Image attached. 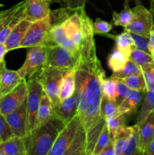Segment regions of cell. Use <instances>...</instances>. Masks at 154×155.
<instances>
[{"label": "cell", "mask_w": 154, "mask_h": 155, "mask_svg": "<svg viewBox=\"0 0 154 155\" xmlns=\"http://www.w3.org/2000/svg\"><path fill=\"white\" fill-rule=\"evenodd\" d=\"M24 19L34 22L48 18L51 13L49 0H25Z\"/></svg>", "instance_id": "12"}, {"label": "cell", "mask_w": 154, "mask_h": 155, "mask_svg": "<svg viewBox=\"0 0 154 155\" xmlns=\"http://www.w3.org/2000/svg\"><path fill=\"white\" fill-rule=\"evenodd\" d=\"M111 141L112 140L110 136V133H109L108 127H107V124H105L102 131L100 133L98 139H97L95 148H94L93 152L91 155H97L100 154L110 144Z\"/></svg>", "instance_id": "33"}, {"label": "cell", "mask_w": 154, "mask_h": 155, "mask_svg": "<svg viewBox=\"0 0 154 155\" xmlns=\"http://www.w3.org/2000/svg\"><path fill=\"white\" fill-rule=\"evenodd\" d=\"M107 36L114 39L115 42H116L115 46L129 58L131 50H132L133 47H134V41L131 37V33L127 30H124L122 33L117 36H113V35L108 34V33L107 34Z\"/></svg>", "instance_id": "23"}, {"label": "cell", "mask_w": 154, "mask_h": 155, "mask_svg": "<svg viewBox=\"0 0 154 155\" xmlns=\"http://www.w3.org/2000/svg\"><path fill=\"white\" fill-rule=\"evenodd\" d=\"M113 24L100 18H96L93 22L94 34H107L112 30Z\"/></svg>", "instance_id": "38"}, {"label": "cell", "mask_w": 154, "mask_h": 155, "mask_svg": "<svg viewBox=\"0 0 154 155\" xmlns=\"http://www.w3.org/2000/svg\"><path fill=\"white\" fill-rule=\"evenodd\" d=\"M138 74H141L140 67L136 64L131 59L128 58V61H127L126 64L124 67L123 69L120 71H118V72L113 73L111 77L115 79H117V80H122V79H125L126 77H130V76Z\"/></svg>", "instance_id": "30"}, {"label": "cell", "mask_w": 154, "mask_h": 155, "mask_svg": "<svg viewBox=\"0 0 154 155\" xmlns=\"http://www.w3.org/2000/svg\"><path fill=\"white\" fill-rule=\"evenodd\" d=\"M27 83V95L26 98V106H27V132L29 134L36 128L37 113L44 90L37 74L30 79H28Z\"/></svg>", "instance_id": "4"}, {"label": "cell", "mask_w": 154, "mask_h": 155, "mask_svg": "<svg viewBox=\"0 0 154 155\" xmlns=\"http://www.w3.org/2000/svg\"><path fill=\"white\" fill-rule=\"evenodd\" d=\"M63 155H88L86 152L85 132L82 125L72 145Z\"/></svg>", "instance_id": "24"}, {"label": "cell", "mask_w": 154, "mask_h": 155, "mask_svg": "<svg viewBox=\"0 0 154 155\" xmlns=\"http://www.w3.org/2000/svg\"><path fill=\"white\" fill-rule=\"evenodd\" d=\"M0 155H5V154H2V153L0 152Z\"/></svg>", "instance_id": "52"}, {"label": "cell", "mask_w": 154, "mask_h": 155, "mask_svg": "<svg viewBox=\"0 0 154 155\" xmlns=\"http://www.w3.org/2000/svg\"><path fill=\"white\" fill-rule=\"evenodd\" d=\"M0 152L5 155H26V145L24 138L13 136L0 143Z\"/></svg>", "instance_id": "19"}, {"label": "cell", "mask_w": 154, "mask_h": 155, "mask_svg": "<svg viewBox=\"0 0 154 155\" xmlns=\"http://www.w3.org/2000/svg\"><path fill=\"white\" fill-rule=\"evenodd\" d=\"M26 1L20 2L18 3V7L14 11L5 19L0 26V42L5 43L8 36L13 30V29L18 24V23L24 18Z\"/></svg>", "instance_id": "14"}, {"label": "cell", "mask_w": 154, "mask_h": 155, "mask_svg": "<svg viewBox=\"0 0 154 155\" xmlns=\"http://www.w3.org/2000/svg\"><path fill=\"white\" fill-rule=\"evenodd\" d=\"M137 125L139 127V145L143 154V151L154 137V110H152Z\"/></svg>", "instance_id": "16"}, {"label": "cell", "mask_w": 154, "mask_h": 155, "mask_svg": "<svg viewBox=\"0 0 154 155\" xmlns=\"http://www.w3.org/2000/svg\"><path fill=\"white\" fill-rule=\"evenodd\" d=\"M121 155H143L139 145V127L137 124L133 126L132 133L128 145Z\"/></svg>", "instance_id": "28"}, {"label": "cell", "mask_w": 154, "mask_h": 155, "mask_svg": "<svg viewBox=\"0 0 154 155\" xmlns=\"http://www.w3.org/2000/svg\"><path fill=\"white\" fill-rule=\"evenodd\" d=\"M143 155H154V137L143 151Z\"/></svg>", "instance_id": "45"}, {"label": "cell", "mask_w": 154, "mask_h": 155, "mask_svg": "<svg viewBox=\"0 0 154 155\" xmlns=\"http://www.w3.org/2000/svg\"><path fill=\"white\" fill-rule=\"evenodd\" d=\"M152 110H154V91H146L145 92V96L141 107L136 119V124H140Z\"/></svg>", "instance_id": "29"}, {"label": "cell", "mask_w": 154, "mask_h": 155, "mask_svg": "<svg viewBox=\"0 0 154 155\" xmlns=\"http://www.w3.org/2000/svg\"><path fill=\"white\" fill-rule=\"evenodd\" d=\"M131 12L132 18L131 22L124 27V30L149 39L154 26L153 18L150 11L139 4L131 8Z\"/></svg>", "instance_id": "5"}, {"label": "cell", "mask_w": 154, "mask_h": 155, "mask_svg": "<svg viewBox=\"0 0 154 155\" xmlns=\"http://www.w3.org/2000/svg\"><path fill=\"white\" fill-rule=\"evenodd\" d=\"M46 58V48L43 45H36L28 48L25 61L18 70L22 79H30L44 68Z\"/></svg>", "instance_id": "6"}, {"label": "cell", "mask_w": 154, "mask_h": 155, "mask_svg": "<svg viewBox=\"0 0 154 155\" xmlns=\"http://www.w3.org/2000/svg\"><path fill=\"white\" fill-rule=\"evenodd\" d=\"M65 124L52 117L48 122L35 129L24 138L26 155H47L51 150L56 138Z\"/></svg>", "instance_id": "2"}, {"label": "cell", "mask_w": 154, "mask_h": 155, "mask_svg": "<svg viewBox=\"0 0 154 155\" xmlns=\"http://www.w3.org/2000/svg\"><path fill=\"white\" fill-rule=\"evenodd\" d=\"M128 60V57L115 46L107 58V63L110 69L116 73L123 69Z\"/></svg>", "instance_id": "25"}, {"label": "cell", "mask_w": 154, "mask_h": 155, "mask_svg": "<svg viewBox=\"0 0 154 155\" xmlns=\"http://www.w3.org/2000/svg\"><path fill=\"white\" fill-rule=\"evenodd\" d=\"M51 26L50 16L44 19L32 22L20 44V48H29L36 45H42L48 30L51 28Z\"/></svg>", "instance_id": "9"}, {"label": "cell", "mask_w": 154, "mask_h": 155, "mask_svg": "<svg viewBox=\"0 0 154 155\" xmlns=\"http://www.w3.org/2000/svg\"><path fill=\"white\" fill-rule=\"evenodd\" d=\"M52 109L53 117L59 120L66 125L77 114L75 95L60 101L57 105L53 107Z\"/></svg>", "instance_id": "15"}, {"label": "cell", "mask_w": 154, "mask_h": 155, "mask_svg": "<svg viewBox=\"0 0 154 155\" xmlns=\"http://www.w3.org/2000/svg\"><path fill=\"white\" fill-rule=\"evenodd\" d=\"M132 127H121L117 130L116 134L112 139V142L114 147V151L116 155H121L123 152L125 148H126L128 143L131 135L132 133Z\"/></svg>", "instance_id": "21"}, {"label": "cell", "mask_w": 154, "mask_h": 155, "mask_svg": "<svg viewBox=\"0 0 154 155\" xmlns=\"http://www.w3.org/2000/svg\"><path fill=\"white\" fill-rule=\"evenodd\" d=\"M141 73L146 83V91H154V63L140 66Z\"/></svg>", "instance_id": "34"}, {"label": "cell", "mask_w": 154, "mask_h": 155, "mask_svg": "<svg viewBox=\"0 0 154 155\" xmlns=\"http://www.w3.org/2000/svg\"><path fill=\"white\" fill-rule=\"evenodd\" d=\"M75 90V69L64 73L59 89V101H62L74 95Z\"/></svg>", "instance_id": "20"}, {"label": "cell", "mask_w": 154, "mask_h": 155, "mask_svg": "<svg viewBox=\"0 0 154 155\" xmlns=\"http://www.w3.org/2000/svg\"><path fill=\"white\" fill-rule=\"evenodd\" d=\"M1 142H2V139L0 138V143H1Z\"/></svg>", "instance_id": "51"}, {"label": "cell", "mask_w": 154, "mask_h": 155, "mask_svg": "<svg viewBox=\"0 0 154 155\" xmlns=\"http://www.w3.org/2000/svg\"><path fill=\"white\" fill-rule=\"evenodd\" d=\"M97 155H116L114 151V147H113V142H110V144L101 151L100 154Z\"/></svg>", "instance_id": "43"}, {"label": "cell", "mask_w": 154, "mask_h": 155, "mask_svg": "<svg viewBox=\"0 0 154 155\" xmlns=\"http://www.w3.org/2000/svg\"><path fill=\"white\" fill-rule=\"evenodd\" d=\"M79 117L75 114L60 131L47 155H63L72 145L81 127Z\"/></svg>", "instance_id": "7"}, {"label": "cell", "mask_w": 154, "mask_h": 155, "mask_svg": "<svg viewBox=\"0 0 154 155\" xmlns=\"http://www.w3.org/2000/svg\"><path fill=\"white\" fill-rule=\"evenodd\" d=\"M8 52V51L5 44L0 42V61H2L5 60V56L6 55Z\"/></svg>", "instance_id": "46"}, {"label": "cell", "mask_w": 154, "mask_h": 155, "mask_svg": "<svg viewBox=\"0 0 154 155\" xmlns=\"http://www.w3.org/2000/svg\"><path fill=\"white\" fill-rule=\"evenodd\" d=\"M131 33V36L132 37L133 41L134 43V47H136L138 49L142 50V51H145L146 53H149V46H148V42H149V39L143 37V36H140V35L134 34V33Z\"/></svg>", "instance_id": "40"}, {"label": "cell", "mask_w": 154, "mask_h": 155, "mask_svg": "<svg viewBox=\"0 0 154 155\" xmlns=\"http://www.w3.org/2000/svg\"><path fill=\"white\" fill-rule=\"evenodd\" d=\"M31 23L32 22L24 18L13 29V30L11 32L5 42L8 51H9L11 50L17 49V48H20V44H21L22 39H24Z\"/></svg>", "instance_id": "17"}, {"label": "cell", "mask_w": 154, "mask_h": 155, "mask_svg": "<svg viewBox=\"0 0 154 155\" xmlns=\"http://www.w3.org/2000/svg\"><path fill=\"white\" fill-rule=\"evenodd\" d=\"M129 59L140 67L147 64L154 63V59L150 54L138 49L136 47H133L129 55Z\"/></svg>", "instance_id": "32"}, {"label": "cell", "mask_w": 154, "mask_h": 155, "mask_svg": "<svg viewBox=\"0 0 154 155\" xmlns=\"http://www.w3.org/2000/svg\"><path fill=\"white\" fill-rule=\"evenodd\" d=\"M130 0H125L123 8L121 12H113V24L125 27L130 24L132 18V12L129 5Z\"/></svg>", "instance_id": "26"}, {"label": "cell", "mask_w": 154, "mask_h": 155, "mask_svg": "<svg viewBox=\"0 0 154 155\" xmlns=\"http://www.w3.org/2000/svg\"><path fill=\"white\" fill-rule=\"evenodd\" d=\"M105 71L97 54L95 36L88 39L80 50L75 68V98L77 114L86 135V152H93L97 139L106 124L101 116L102 83Z\"/></svg>", "instance_id": "1"}, {"label": "cell", "mask_w": 154, "mask_h": 155, "mask_svg": "<svg viewBox=\"0 0 154 155\" xmlns=\"http://www.w3.org/2000/svg\"><path fill=\"white\" fill-rule=\"evenodd\" d=\"M125 116L122 114L113 117L109 118V119L106 120V124H107V127H108L111 140L113 138V136H114V135L116 134V132H117V130L120 129L121 127L125 126Z\"/></svg>", "instance_id": "35"}, {"label": "cell", "mask_w": 154, "mask_h": 155, "mask_svg": "<svg viewBox=\"0 0 154 155\" xmlns=\"http://www.w3.org/2000/svg\"><path fill=\"white\" fill-rule=\"evenodd\" d=\"M23 80L18 71L8 69L5 61H0V94L5 95L16 88Z\"/></svg>", "instance_id": "13"}, {"label": "cell", "mask_w": 154, "mask_h": 155, "mask_svg": "<svg viewBox=\"0 0 154 155\" xmlns=\"http://www.w3.org/2000/svg\"><path fill=\"white\" fill-rule=\"evenodd\" d=\"M53 117L52 104L48 95L43 92L36 119V128L46 124Z\"/></svg>", "instance_id": "22"}, {"label": "cell", "mask_w": 154, "mask_h": 155, "mask_svg": "<svg viewBox=\"0 0 154 155\" xmlns=\"http://www.w3.org/2000/svg\"><path fill=\"white\" fill-rule=\"evenodd\" d=\"M60 1H61L62 3L64 5V6H66V5H67L68 3V0H60Z\"/></svg>", "instance_id": "49"}, {"label": "cell", "mask_w": 154, "mask_h": 155, "mask_svg": "<svg viewBox=\"0 0 154 155\" xmlns=\"http://www.w3.org/2000/svg\"><path fill=\"white\" fill-rule=\"evenodd\" d=\"M45 48L46 58L44 68H55L64 72L76 68L80 55L73 54L60 45H53Z\"/></svg>", "instance_id": "3"}, {"label": "cell", "mask_w": 154, "mask_h": 155, "mask_svg": "<svg viewBox=\"0 0 154 155\" xmlns=\"http://www.w3.org/2000/svg\"><path fill=\"white\" fill-rule=\"evenodd\" d=\"M4 117L14 136L25 138L28 135L26 101L16 110Z\"/></svg>", "instance_id": "11"}, {"label": "cell", "mask_w": 154, "mask_h": 155, "mask_svg": "<svg viewBox=\"0 0 154 155\" xmlns=\"http://www.w3.org/2000/svg\"><path fill=\"white\" fill-rule=\"evenodd\" d=\"M13 136H14L13 131L9 127L5 117L0 114V138L2 142H5V141L8 140Z\"/></svg>", "instance_id": "39"}, {"label": "cell", "mask_w": 154, "mask_h": 155, "mask_svg": "<svg viewBox=\"0 0 154 155\" xmlns=\"http://www.w3.org/2000/svg\"><path fill=\"white\" fill-rule=\"evenodd\" d=\"M2 95H1V94H0V98H2Z\"/></svg>", "instance_id": "53"}, {"label": "cell", "mask_w": 154, "mask_h": 155, "mask_svg": "<svg viewBox=\"0 0 154 155\" xmlns=\"http://www.w3.org/2000/svg\"><path fill=\"white\" fill-rule=\"evenodd\" d=\"M142 98H143L142 92L131 89L128 96L119 105V114L127 116L135 113L137 107L141 102Z\"/></svg>", "instance_id": "18"}, {"label": "cell", "mask_w": 154, "mask_h": 155, "mask_svg": "<svg viewBox=\"0 0 154 155\" xmlns=\"http://www.w3.org/2000/svg\"><path fill=\"white\" fill-rule=\"evenodd\" d=\"M148 46H149V53L152 55V58L154 59V28L152 29V30L150 33V35H149Z\"/></svg>", "instance_id": "44"}, {"label": "cell", "mask_w": 154, "mask_h": 155, "mask_svg": "<svg viewBox=\"0 0 154 155\" xmlns=\"http://www.w3.org/2000/svg\"><path fill=\"white\" fill-rule=\"evenodd\" d=\"M116 82L117 80L110 77V78H105L102 83L103 94L110 100L115 101L116 91Z\"/></svg>", "instance_id": "36"}, {"label": "cell", "mask_w": 154, "mask_h": 155, "mask_svg": "<svg viewBox=\"0 0 154 155\" xmlns=\"http://www.w3.org/2000/svg\"><path fill=\"white\" fill-rule=\"evenodd\" d=\"M121 80L123 81L128 86L130 89L140 91V92H146V83H145L144 78H143L142 73L141 74L130 76V77L122 79Z\"/></svg>", "instance_id": "31"}, {"label": "cell", "mask_w": 154, "mask_h": 155, "mask_svg": "<svg viewBox=\"0 0 154 155\" xmlns=\"http://www.w3.org/2000/svg\"><path fill=\"white\" fill-rule=\"evenodd\" d=\"M149 11H150L151 14L153 18V24H154V0H150V8H149ZM154 28V26H153Z\"/></svg>", "instance_id": "47"}, {"label": "cell", "mask_w": 154, "mask_h": 155, "mask_svg": "<svg viewBox=\"0 0 154 155\" xmlns=\"http://www.w3.org/2000/svg\"><path fill=\"white\" fill-rule=\"evenodd\" d=\"M100 110L101 117L105 120L110 117L119 115V105L116 104V101L109 99L105 95H103Z\"/></svg>", "instance_id": "27"}, {"label": "cell", "mask_w": 154, "mask_h": 155, "mask_svg": "<svg viewBox=\"0 0 154 155\" xmlns=\"http://www.w3.org/2000/svg\"><path fill=\"white\" fill-rule=\"evenodd\" d=\"M4 6V5H2V3H0V8H2Z\"/></svg>", "instance_id": "50"}, {"label": "cell", "mask_w": 154, "mask_h": 155, "mask_svg": "<svg viewBox=\"0 0 154 155\" xmlns=\"http://www.w3.org/2000/svg\"><path fill=\"white\" fill-rule=\"evenodd\" d=\"M17 7H18V4L12 6V7H11L10 8L5 9V10L0 12V26H1V24H2L3 21H5V19L6 18H8V17L9 15H10L11 14L12 12L16 9Z\"/></svg>", "instance_id": "42"}, {"label": "cell", "mask_w": 154, "mask_h": 155, "mask_svg": "<svg viewBox=\"0 0 154 155\" xmlns=\"http://www.w3.org/2000/svg\"><path fill=\"white\" fill-rule=\"evenodd\" d=\"M51 2V3H61V1L60 0H49Z\"/></svg>", "instance_id": "48"}, {"label": "cell", "mask_w": 154, "mask_h": 155, "mask_svg": "<svg viewBox=\"0 0 154 155\" xmlns=\"http://www.w3.org/2000/svg\"><path fill=\"white\" fill-rule=\"evenodd\" d=\"M27 95V80H23L16 88L0 98V114L6 116L16 110L25 102Z\"/></svg>", "instance_id": "10"}, {"label": "cell", "mask_w": 154, "mask_h": 155, "mask_svg": "<svg viewBox=\"0 0 154 155\" xmlns=\"http://www.w3.org/2000/svg\"><path fill=\"white\" fill-rule=\"evenodd\" d=\"M87 0H68V3L66 7L70 9H76L79 8L85 7Z\"/></svg>", "instance_id": "41"}, {"label": "cell", "mask_w": 154, "mask_h": 155, "mask_svg": "<svg viewBox=\"0 0 154 155\" xmlns=\"http://www.w3.org/2000/svg\"><path fill=\"white\" fill-rule=\"evenodd\" d=\"M130 90L131 89L128 88V86L123 81H122L121 80H117L115 101H116L118 105H119L125 99V98L128 96Z\"/></svg>", "instance_id": "37"}, {"label": "cell", "mask_w": 154, "mask_h": 155, "mask_svg": "<svg viewBox=\"0 0 154 155\" xmlns=\"http://www.w3.org/2000/svg\"><path fill=\"white\" fill-rule=\"evenodd\" d=\"M64 73V71L55 68H46L37 74L44 92L51 101L52 107L60 102L59 89Z\"/></svg>", "instance_id": "8"}]
</instances>
